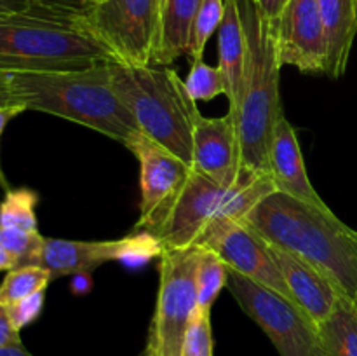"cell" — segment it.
<instances>
[{
  "instance_id": "12",
  "label": "cell",
  "mask_w": 357,
  "mask_h": 356,
  "mask_svg": "<svg viewBox=\"0 0 357 356\" xmlns=\"http://www.w3.org/2000/svg\"><path fill=\"white\" fill-rule=\"evenodd\" d=\"M282 66L302 73H326V35L319 0H289L278 21Z\"/></svg>"
},
{
  "instance_id": "39",
  "label": "cell",
  "mask_w": 357,
  "mask_h": 356,
  "mask_svg": "<svg viewBox=\"0 0 357 356\" xmlns=\"http://www.w3.org/2000/svg\"><path fill=\"white\" fill-rule=\"evenodd\" d=\"M354 9H356V21H357V0H354Z\"/></svg>"
},
{
  "instance_id": "38",
  "label": "cell",
  "mask_w": 357,
  "mask_h": 356,
  "mask_svg": "<svg viewBox=\"0 0 357 356\" xmlns=\"http://www.w3.org/2000/svg\"><path fill=\"white\" fill-rule=\"evenodd\" d=\"M354 244H356V251H357V230H354Z\"/></svg>"
},
{
  "instance_id": "35",
  "label": "cell",
  "mask_w": 357,
  "mask_h": 356,
  "mask_svg": "<svg viewBox=\"0 0 357 356\" xmlns=\"http://www.w3.org/2000/svg\"><path fill=\"white\" fill-rule=\"evenodd\" d=\"M0 356H33V355H31V353L24 348L23 342H21V344L9 346V348L0 349Z\"/></svg>"
},
{
  "instance_id": "19",
  "label": "cell",
  "mask_w": 357,
  "mask_h": 356,
  "mask_svg": "<svg viewBox=\"0 0 357 356\" xmlns=\"http://www.w3.org/2000/svg\"><path fill=\"white\" fill-rule=\"evenodd\" d=\"M246 65V37L237 0H227L225 14L218 28V70L227 84L229 110H234L239 98L241 82Z\"/></svg>"
},
{
  "instance_id": "1",
  "label": "cell",
  "mask_w": 357,
  "mask_h": 356,
  "mask_svg": "<svg viewBox=\"0 0 357 356\" xmlns=\"http://www.w3.org/2000/svg\"><path fill=\"white\" fill-rule=\"evenodd\" d=\"M248 223L272 246L309 262L345 295H357V251L354 229L331 208H316L274 191L246 216Z\"/></svg>"
},
{
  "instance_id": "11",
  "label": "cell",
  "mask_w": 357,
  "mask_h": 356,
  "mask_svg": "<svg viewBox=\"0 0 357 356\" xmlns=\"http://www.w3.org/2000/svg\"><path fill=\"white\" fill-rule=\"evenodd\" d=\"M195 248L215 251L230 269L293 300L272 257L271 244L244 218L215 223L199 237Z\"/></svg>"
},
{
  "instance_id": "23",
  "label": "cell",
  "mask_w": 357,
  "mask_h": 356,
  "mask_svg": "<svg viewBox=\"0 0 357 356\" xmlns=\"http://www.w3.org/2000/svg\"><path fill=\"white\" fill-rule=\"evenodd\" d=\"M229 283V265L211 250L201 248L197 267L199 309L211 313L215 300Z\"/></svg>"
},
{
  "instance_id": "40",
  "label": "cell",
  "mask_w": 357,
  "mask_h": 356,
  "mask_svg": "<svg viewBox=\"0 0 357 356\" xmlns=\"http://www.w3.org/2000/svg\"><path fill=\"white\" fill-rule=\"evenodd\" d=\"M356 300H357V295H356Z\"/></svg>"
},
{
  "instance_id": "22",
  "label": "cell",
  "mask_w": 357,
  "mask_h": 356,
  "mask_svg": "<svg viewBox=\"0 0 357 356\" xmlns=\"http://www.w3.org/2000/svg\"><path fill=\"white\" fill-rule=\"evenodd\" d=\"M38 194L31 188L20 187L6 191L0 202V227H14V229L38 232L37 208Z\"/></svg>"
},
{
  "instance_id": "34",
  "label": "cell",
  "mask_w": 357,
  "mask_h": 356,
  "mask_svg": "<svg viewBox=\"0 0 357 356\" xmlns=\"http://www.w3.org/2000/svg\"><path fill=\"white\" fill-rule=\"evenodd\" d=\"M288 2L289 0H257L261 13L274 21H278L279 17H281L282 10H284V7L288 6Z\"/></svg>"
},
{
  "instance_id": "36",
  "label": "cell",
  "mask_w": 357,
  "mask_h": 356,
  "mask_svg": "<svg viewBox=\"0 0 357 356\" xmlns=\"http://www.w3.org/2000/svg\"><path fill=\"white\" fill-rule=\"evenodd\" d=\"M14 267H16V260H14L13 255L0 244V271H10V269Z\"/></svg>"
},
{
  "instance_id": "15",
  "label": "cell",
  "mask_w": 357,
  "mask_h": 356,
  "mask_svg": "<svg viewBox=\"0 0 357 356\" xmlns=\"http://www.w3.org/2000/svg\"><path fill=\"white\" fill-rule=\"evenodd\" d=\"M271 251L291 293L293 302L305 311L316 325L326 320L342 297H345L340 286L309 262L272 244Z\"/></svg>"
},
{
  "instance_id": "17",
  "label": "cell",
  "mask_w": 357,
  "mask_h": 356,
  "mask_svg": "<svg viewBox=\"0 0 357 356\" xmlns=\"http://www.w3.org/2000/svg\"><path fill=\"white\" fill-rule=\"evenodd\" d=\"M202 0H159V27L152 65L169 66L190 52L192 28Z\"/></svg>"
},
{
  "instance_id": "13",
  "label": "cell",
  "mask_w": 357,
  "mask_h": 356,
  "mask_svg": "<svg viewBox=\"0 0 357 356\" xmlns=\"http://www.w3.org/2000/svg\"><path fill=\"white\" fill-rule=\"evenodd\" d=\"M192 168L225 187H234L261 175L243 166L239 136L230 114L223 117L199 115L194 128Z\"/></svg>"
},
{
  "instance_id": "9",
  "label": "cell",
  "mask_w": 357,
  "mask_h": 356,
  "mask_svg": "<svg viewBox=\"0 0 357 356\" xmlns=\"http://www.w3.org/2000/svg\"><path fill=\"white\" fill-rule=\"evenodd\" d=\"M87 28L124 65H152L159 0H101L84 14Z\"/></svg>"
},
{
  "instance_id": "30",
  "label": "cell",
  "mask_w": 357,
  "mask_h": 356,
  "mask_svg": "<svg viewBox=\"0 0 357 356\" xmlns=\"http://www.w3.org/2000/svg\"><path fill=\"white\" fill-rule=\"evenodd\" d=\"M21 107V101L17 100L16 93H14L13 82H10V72L7 70H0V108H13ZM26 110V108H24Z\"/></svg>"
},
{
  "instance_id": "24",
  "label": "cell",
  "mask_w": 357,
  "mask_h": 356,
  "mask_svg": "<svg viewBox=\"0 0 357 356\" xmlns=\"http://www.w3.org/2000/svg\"><path fill=\"white\" fill-rule=\"evenodd\" d=\"M225 2L227 0H202L197 16H195L194 28H192L190 52H188L190 61H201L204 56L206 44L222 24Z\"/></svg>"
},
{
  "instance_id": "5",
  "label": "cell",
  "mask_w": 357,
  "mask_h": 356,
  "mask_svg": "<svg viewBox=\"0 0 357 356\" xmlns=\"http://www.w3.org/2000/svg\"><path fill=\"white\" fill-rule=\"evenodd\" d=\"M274 191L268 173L225 187L192 168L180 187L155 212L139 218L135 229L155 236L162 248H192L209 227L222 220L244 218Z\"/></svg>"
},
{
  "instance_id": "18",
  "label": "cell",
  "mask_w": 357,
  "mask_h": 356,
  "mask_svg": "<svg viewBox=\"0 0 357 356\" xmlns=\"http://www.w3.org/2000/svg\"><path fill=\"white\" fill-rule=\"evenodd\" d=\"M326 35V75L340 79L357 34L354 0H319Z\"/></svg>"
},
{
  "instance_id": "33",
  "label": "cell",
  "mask_w": 357,
  "mask_h": 356,
  "mask_svg": "<svg viewBox=\"0 0 357 356\" xmlns=\"http://www.w3.org/2000/svg\"><path fill=\"white\" fill-rule=\"evenodd\" d=\"M21 112H24V108H21V107L0 108V140H2V135H3V129H6V126L9 124V122L13 121L16 115H20ZM0 185H2L6 191H9V184H7L6 175H3V171H2V166H0Z\"/></svg>"
},
{
  "instance_id": "29",
  "label": "cell",
  "mask_w": 357,
  "mask_h": 356,
  "mask_svg": "<svg viewBox=\"0 0 357 356\" xmlns=\"http://www.w3.org/2000/svg\"><path fill=\"white\" fill-rule=\"evenodd\" d=\"M16 344H21L20 330L13 325L6 307L0 306V349Z\"/></svg>"
},
{
  "instance_id": "31",
  "label": "cell",
  "mask_w": 357,
  "mask_h": 356,
  "mask_svg": "<svg viewBox=\"0 0 357 356\" xmlns=\"http://www.w3.org/2000/svg\"><path fill=\"white\" fill-rule=\"evenodd\" d=\"M38 2L45 3V6L58 7V9L70 10V13L82 14L84 16L91 7L96 6V3L101 2V0H38Z\"/></svg>"
},
{
  "instance_id": "10",
  "label": "cell",
  "mask_w": 357,
  "mask_h": 356,
  "mask_svg": "<svg viewBox=\"0 0 357 356\" xmlns=\"http://www.w3.org/2000/svg\"><path fill=\"white\" fill-rule=\"evenodd\" d=\"M162 244L146 230H136L121 239L72 241L45 237L37 265L44 267L52 279L63 276L91 274L107 262L143 264L162 255Z\"/></svg>"
},
{
  "instance_id": "26",
  "label": "cell",
  "mask_w": 357,
  "mask_h": 356,
  "mask_svg": "<svg viewBox=\"0 0 357 356\" xmlns=\"http://www.w3.org/2000/svg\"><path fill=\"white\" fill-rule=\"evenodd\" d=\"M185 87L195 101H208L220 94L227 96V84L218 66L208 65L202 59L192 61V68L185 79Z\"/></svg>"
},
{
  "instance_id": "25",
  "label": "cell",
  "mask_w": 357,
  "mask_h": 356,
  "mask_svg": "<svg viewBox=\"0 0 357 356\" xmlns=\"http://www.w3.org/2000/svg\"><path fill=\"white\" fill-rule=\"evenodd\" d=\"M45 237L40 232L0 227V244L13 255L16 267L21 265H37Z\"/></svg>"
},
{
  "instance_id": "14",
  "label": "cell",
  "mask_w": 357,
  "mask_h": 356,
  "mask_svg": "<svg viewBox=\"0 0 357 356\" xmlns=\"http://www.w3.org/2000/svg\"><path fill=\"white\" fill-rule=\"evenodd\" d=\"M126 147L139 163V218H145L180 187L192 166L142 133H138Z\"/></svg>"
},
{
  "instance_id": "16",
  "label": "cell",
  "mask_w": 357,
  "mask_h": 356,
  "mask_svg": "<svg viewBox=\"0 0 357 356\" xmlns=\"http://www.w3.org/2000/svg\"><path fill=\"white\" fill-rule=\"evenodd\" d=\"M268 175L278 192L291 195L316 208H330L310 184L298 138L286 115L279 119L272 133L268 149Z\"/></svg>"
},
{
  "instance_id": "27",
  "label": "cell",
  "mask_w": 357,
  "mask_h": 356,
  "mask_svg": "<svg viewBox=\"0 0 357 356\" xmlns=\"http://www.w3.org/2000/svg\"><path fill=\"white\" fill-rule=\"evenodd\" d=\"M181 356H213L211 313L197 309L185 332Z\"/></svg>"
},
{
  "instance_id": "8",
  "label": "cell",
  "mask_w": 357,
  "mask_h": 356,
  "mask_svg": "<svg viewBox=\"0 0 357 356\" xmlns=\"http://www.w3.org/2000/svg\"><path fill=\"white\" fill-rule=\"evenodd\" d=\"M227 288L265 332L279 356H326L317 325L293 300L229 267Z\"/></svg>"
},
{
  "instance_id": "21",
  "label": "cell",
  "mask_w": 357,
  "mask_h": 356,
  "mask_svg": "<svg viewBox=\"0 0 357 356\" xmlns=\"http://www.w3.org/2000/svg\"><path fill=\"white\" fill-rule=\"evenodd\" d=\"M52 276L40 265H21L7 271L0 285V306L9 307L47 288Z\"/></svg>"
},
{
  "instance_id": "28",
  "label": "cell",
  "mask_w": 357,
  "mask_h": 356,
  "mask_svg": "<svg viewBox=\"0 0 357 356\" xmlns=\"http://www.w3.org/2000/svg\"><path fill=\"white\" fill-rule=\"evenodd\" d=\"M45 300V290L33 293V295L26 297V299L20 300V302L13 304V306L6 307L7 314H9L10 321L17 330H23L30 323H33L38 316L42 314Z\"/></svg>"
},
{
  "instance_id": "4",
  "label": "cell",
  "mask_w": 357,
  "mask_h": 356,
  "mask_svg": "<svg viewBox=\"0 0 357 356\" xmlns=\"http://www.w3.org/2000/svg\"><path fill=\"white\" fill-rule=\"evenodd\" d=\"M110 59L82 14L37 0L28 13L0 16V70H75Z\"/></svg>"
},
{
  "instance_id": "7",
  "label": "cell",
  "mask_w": 357,
  "mask_h": 356,
  "mask_svg": "<svg viewBox=\"0 0 357 356\" xmlns=\"http://www.w3.org/2000/svg\"><path fill=\"white\" fill-rule=\"evenodd\" d=\"M159 258V295L146 348L157 356H181L185 332L199 309L201 248H164Z\"/></svg>"
},
{
  "instance_id": "2",
  "label": "cell",
  "mask_w": 357,
  "mask_h": 356,
  "mask_svg": "<svg viewBox=\"0 0 357 356\" xmlns=\"http://www.w3.org/2000/svg\"><path fill=\"white\" fill-rule=\"evenodd\" d=\"M110 61L75 70H20L10 72V82L26 110L68 119L128 145L139 128L112 86Z\"/></svg>"
},
{
  "instance_id": "32",
  "label": "cell",
  "mask_w": 357,
  "mask_h": 356,
  "mask_svg": "<svg viewBox=\"0 0 357 356\" xmlns=\"http://www.w3.org/2000/svg\"><path fill=\"white\" fill-rule=\"evenodd\" d=\"M37 0H0V16L7 14H21L33 9Z\"/></svg>"
},
{
  "instance_id": "37",
  "label": "cell",
  "mask_w": 357,
  "mask_h": 356,
  "mask_svg": "<svg viewBox=\"0 0 357 356\" xmlns=\"http://www.w3.org/2000/svg\"><path fill=\"white\" fill-rule=\"evenodd\" d=\"M139 356H157V355H155V353H153V351H150L149 348H145V349H143V353H142V355H139Z\"/></svg>"
},
{
  "instance_id": "20",
  "label": "cell",
  "mask_w": 357,
  "mask_h": 356,
  "mask_svg": "<svg viewBox=\"0 0 357 356\" xmlns=\"http://www.w3.org/2000/svg\"><path fill=\"white\" fill-rule=\"evenodd\" d=\"M317 332L326 356H357V300L342 297Z\"/></svg>"
},
{
  "instance_id": "3",
  "label": "cell",
  "mask_w": 357,
  "mask_h": 356,
  "mask_svg": "<svg viewBox=\"0 0 357 356\" xmlns=\"http://www.w3.org/2000/svg\"><path fill=\"white\" fill-rule=\"evenodd\" d=\"M244 37L246 65L234 117L239 136L243 166L253 173H268L272 133L284 115L279 94L281 54L278 23L265 16L257 0H237Z\"/></svg>"
},
{
  "instance_id": "6",
  "label": "cell",
  "mask_w": 357,
  "mask_h": 356,
  "mask_svg": "<svg viewBox=\"0 0 357 356\" xmlns=\"http://www.w3.org/2000/svg\"><path fill=\"white\" fill-rule=\"evenodd\" d=\"M115 93L129 108L139 133L192 166L194 128L201 115L185 80L171 66L110 61Z\"/></svg>"
}]
</instances>
